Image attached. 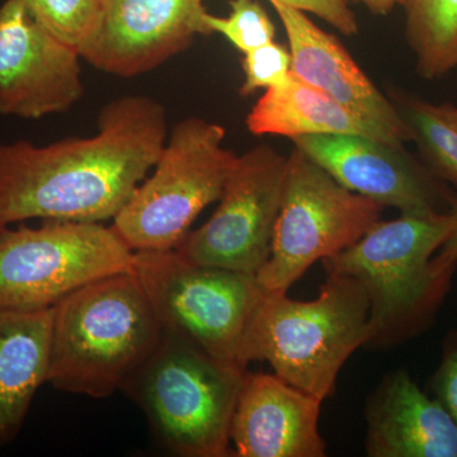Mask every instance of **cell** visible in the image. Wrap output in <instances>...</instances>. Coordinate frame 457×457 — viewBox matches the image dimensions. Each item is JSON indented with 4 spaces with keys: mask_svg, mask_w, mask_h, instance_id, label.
Here are the masks:
<instances>
[{
    "mask_svg": "<svg viewBox=\"0 0 457 457\" xmlns=\"http://www.w3.org/2000/svg\"><path fill=\"white\" fill-rule=\"evenodd\" d=\"M212 33H220L243 54L275 41L276 27L255 0H231L227 17H204Z\"/></svg>",
    "mask_w": 457,
    "mask_h": 457,
    "instance_id": "22",
    "label": "cell"
},
{
    "mask_svg": "<svg viewBox=\"0 0 457 457\" xmlns=\"http://www.w3.org/2000/svg\"><path fill=\"white\" fill-rule=\"evenodd\" d=\"M291 141L345 188L384 209L449 212L453 192L404 146L356 134L309 135Z\"/></svg>",
    "mask_w": 457,
    "mask_h": 457,
    "instance_id": "13",
    "label": "cell"
},
{
    "mask_svg": "<svg viewBox=\"0 0 457 457\" xmlns=\"http://www.w3.org/2000/svg\"><path fill=\"white\" fill-rule=\"evenodd\" d=\"M347 2L362 4L375 16H387L396 5L403 4V0H347Z\"/></svg>",
    "mask_w": 457,
    "mask_h": 457,
    "instance_id": "27",
    "label": "cell"
},
{
    "mask_svg": "<svg viewBox=\"0 0 457 457\" xmlns=\"http://www.w3.org/2000/svg\"><path fill=\"white\" fill-rule=\"evenodd\" d=\"M449 213L451 216L450 233L436 253L435 260L444 267H457V195H453L451 198Z\"/></svg>",
    "mask_w": 457,
    "mask_h": 457,
    "instance_id": "26",
    "label": "cell"
},
{
    "mask_svg": "<svg viewBox=\"0 0 457 457\" xmlns=\"http://www.w3.org/2000/svg\"><path fill=\"white\" fill-rule=\"evenodd\" d=\"M246 371L213 359L182 337H163L125 385L156 437L182 457L233 456L230 428Z\"/></svg>",
    "mask_w": 457,
    "mask_h": 457,
    "instance_id": "5",
    "label": "cell"
},
{
    "mask_svg": "<svg viewBox=\"0 0 457 457\" xmlns=\"http://www.w3.org/2000/svg\"><path fill=\"white\" fill-rule=\"evenodd\" d=\"M369 457H457V426L404 369L387 372L366 400Z\"/></svg>",
    "mask_w": 457,
    "mask_h": 457,
    "instance_id": "16",
    "label": "cell"
},
{
    "mask_svg": "<svg viewBox=\"0 0 457 457\" xmlns=\"http://www.w3.org/2000/svg\"><path fill=\"white\" fill-rule=\"evenodd\" d=\"M450 228L449 212H400L321 262L327 273L350 276L362 286L370 303L365 347L404 345L435 323L457 270L435 260Z\"/></svg>",
    "mask_w": 457,
    "mask_h": 457,
    "instance_id": "2",
    "label": "cell"
},
{
    "mask_svg": "<svg viewBox=\"0 0 457 457\" xmlns=\"http://www.w3.org/2000/svg\"><path fill=\"white\" fill-rule=\"evenodd\" d=\"M429 393L449 411L457 426V329L445 336L441 359L429 380Z\"/></svg>",
    "mask_w": 457,
    "mask_h": 457,
    "instance_id": "24",
    "label": "cell"
},
{
    "mask_svg": "<svg viewBox=\"0 0 457 457\" xmlns=\"http://www.w3.org/2000/svg\"><path fill=\"white\" fill-rule=\"evenodd\" d=\"M80 60L18 0L0 5V114L38 120L71 110L84 95Z\"/></svg>",
    "mask_w": 457,
    "mask_h": 457,
    "instance_id": "11",
    "label": "cell"
},
{
    "mask_svg": "<svg viewBox=\"0 0 457 457\" xmlns=\"http://www.w3.org/2000/svg\"><path fill=\"white\" fill-rule=\"evenodd\" d=\"M291 64L290 49L278 42L272 41L245 53L242 68L245 78L239 89L240 96L249 97L258 89L284 86L293 73Z\"/></svg>",
    "mask_w": 457,
    "mask_h": 457,
    "instance_id": "23",
    "label": "cell"
},
{
    "mask_svg": "<svg viewBox=\"0 0 457 457\" xmlns=\"http://www.w3.org/2000/svg\"><path fill=\"white\" fill-rule=\"evenodd\" d=\"M53 308L0 311V447L16 440L47 383Z\"/></svg>",
    "mask_w": 457,
    "mask_h": 457,
    "instance_id": "17",
    "label": "cell"
},
{
    "mask_svg": "<svg viewBox=\"0 0 457 457\" xmlns=\"http://www.w3.org/2000/svg\"><path fill=\"white\" fill-rule=\"evenodd\" d=\"M384 207L352 192L294 146L269 261L258 281L287 293L312 264L341 254L380 221Z\"/></svg>",
    "mask_w": 457,
    "mask_h": 457,
    "instance_id": "8",
    "label": "cell"
},
{
    "mask_svg": "<svg viewBox=\"0 0 457 457\" xmlns=\"http://www.w3.org/2000/svg\"><path fill=\"white\" fill-rule=\"evenodd\" d=\"M321 404L276 374L246 371L231 420L233 456H327L319 429Z\"/></svg>",
    "mask_w": 457,
    "mask_h": 457,
    "instance_id": "15",
    "label": "cell"
},
{
    "mask_svg": "<svg viewBox=\"0 0 457 457\" xmlns=\"http://www.w3.org/2000/svg\"><path fill=\"white\" fill-rule=\"evenodd\" d=\"M245 123L254 137L272 135L291 140L309 135L356 134L378 139L359 117L294 73L284 86L266 90Z\"/></svg>",
    "mask_w": 457,
    "mask_h": 457,
    "instance_id": "18",
    "label": "cell"
},
{
    "mask_svg": "<svg viewBox=\"0 0 457 457\" xmlns=\"http://www.w3.org/2000/svg\"><path fill=\"white\" fill-rule=\"evenodd\" d=\"M405 37L418 74L438 79L457 68V0H403Z\"/></svg>",
    "mask_w": 457,
    "mask_h": 457,
    "instance_id": "19",
    "label": "cell"
},
{
    "mask_svg": "<svg viewBox=\"0 0 457 457\" xmlns=\"http://www.w3.org/2000/svg\"><path fill=\"white\" fill-rule=\"evenodd\" d=\"M3 228H4V225L0 224V230H2Z\"/></svg>",
    "mask_w": 457,
    "mask_h": 457,
    "instance_id": "28",
    "label": "cell"
},
{
    "mask_svg": "<svg viewBox=\"0 0 457 457\" xmlns=\"http://www.w3.org/2000/svg\"><path fill=\"white\" fill-rule=\"evenodd\" d=\"M272 2V0H270ZM286 5L312 13L328 25L335 27L337 31L345 36L359 33V22L347 0H275Z\"/></svg>",
    "mask_w": 457,
    "mask_h": 457,
    "instance_id": "25",
    "label": "cell"
},
{
    "mask_svg": "<svg viewBox=\"0 0 457 457\" xmlns=\"http://www.w3.org/2000/svg\"><path fill=\"white\" fill-rule=\"evenodd\" d=\"M167 137L163 104L128 95L104 104L93 137L0 144V224L113 220L154 168Z\"/></svg>",
    "mask_w": 457,
    "mask_h": 457,
    "instance_id": "1",
    "label": "cell"
},
{
    "mask_svg": "<svg viewBox=\"0 0 457 457\" xmlns=\"http://www.w3.org/2000/svg\"><path fill=\"white\" fill-rule=\"evenodd\" d=\"M270 3L287 36L291 71L296 77L335 98L381 141L399 146L411 141L396 104L378 89L336 36L315 25L305 12Z\"/></svg>",
    "mask_w": 457,
    "mask_h": 457,
    "instance_id": "14",
    "label": "cell"
},
{
    "mask_svg": "<svg viewBox=\"0 0 457 457\" xmlns=\"http://www.w3.org/2000/svg\"><path fill=\"white\" fill-rule=\"evenodd\" d=\"M220 123L188 117L171 128L152 176L113 219L134 252L176 249L209 204L220 200L237 155L224 146Z\"/></svg>",
    "mask_w": 457,
    "mask_h": 457,
    "instance_id": "6",
    "label": "cell"
},
{
    "mask_svg": "<svg viewBox=\"0 0 457 457\" xmlns=\"http://www.w3.org/2000/svg\"><path fill=\"white\" fill-rule=\"evenodd\" d=\"M204 0H102L95 35L80 50L84 62L121 78L143 75L212 35Z\"/></svg>",
    "mask_w": 457,
    "mask_h": 457,
    "instance_id": "12",
    "label": "cell"
},
{
    "mask_svg": "<svg viewBox=\"0 0 457 457\" xmlns=\"http://www.w3.org/2000/svg\"><path fill=\"white\" fill-rule=\"evenodd\" d=\"M134 251L101 222L0 230V311L51 309L90 282L132 270Z\"/></svg>",
    "mask_w": 457,
    "mask_h": 457,
    "instance_id": "9",
    "label": "cell"
},
{
    "mask_svg": "<svg viewBox=\"0 0 457 457\" xmlns=\"http://www.w3.org/2000/svg\"><path fill=\"white\" fill-rule=\"evenodd\" d=\"M47 384L104 399L123 390L163 337L134 270L83 286L53 308Z\"/></svg>",
    "mask_w": 457,
    "mask_h": 457,
    "instance_id": "3",
    "label": "cell"
},
{
    "mask_svg": "<svg viewBox=\"0 0 457 457\" xmlns=\"http://www.w3.org/2000/svg\"><path fill=\"white\" fill-rule=\"evenodd\" d=\"M370 303L350 276L327 273L317 299L264 291L246 332L243 360L270 363L275 374L317 398L336 390L339 372L369 339Z\"/></svg>",
    "mask_w": 457,
    "mask_h": 457,
    "instance_id": "4",
    "label": "cell"
},
{
    "mask_svg": "<svg viewBox=\"0 0 457 457\" xmlns=\"http://www.w3.org/2000/svg\"><path fill=\"white\" fill-rule=\"evenodd\" d=\"M38 25L78 51L95 35L102 0H18Z\"/></svg>",
    "mask_w": 457,
    "mask_h": 457,
    "instance_id": "21",
    "label": "cell"
},
{
    "mask_svg": "<svg viewBox=\"0 0 457 457\" xmlns=\"http://www.w3.org/2000/svg\"><path fill=\"white\" fill-rule=\"evenodd\" d=\"M394 104L411 130L423 164L436 179L457 188V106L408 95L395 96Z\"/></svg>",
    "mask_w": 457,
    "mask_h": 457,
    "instance_id": "20",
    "label": "cell"
},
{
    "mask_svg": "<svg viewBox=\"0 0 457 457\" xmlns=\"http://www.w3.org/2000/svg\"><path fill=\"white\" fill-rule=\"evenodd\" d=\"M132 270L164 330L246 371V332L264 295L257 276L195 263L176 249L134 252Z\"/></svg>",
    "mask_w": 457,
    "mask_h": 457,
    "instance_id": "7",
    "label": "cell"
},
{
    "mask_svg": "<svg viewBox=\"0 0 457 457\" xmlns=\"http://www.w3.org/2000/svg\"><path fill=\"white\" fill-rule=\"evenodd\" d=\"M286 165L287 156L264 144L237 155L215 212L176 251L195 263L257 276L270 258Z\"/></svg>",
    "mask_w": 457,
    "mask_h": 457,
    "instance_id": "10",
    "label": "cell"
}]
</instances>
